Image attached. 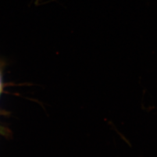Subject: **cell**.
<instances>
[{"instance_id":"obj_1","label":"cell","mask_w":157,"mask_h":157,"mask_svg":"<svg viewBox=\"0 0 157 157\" xmlns=\"http://www.w3.org/2000/svg\"><path fill=\"white\" fill-rule=\"evenodd\" d=\"M2 85L1 78V76H0V95H1V92H2Z\"/></svg>"}]
</instances>
